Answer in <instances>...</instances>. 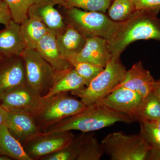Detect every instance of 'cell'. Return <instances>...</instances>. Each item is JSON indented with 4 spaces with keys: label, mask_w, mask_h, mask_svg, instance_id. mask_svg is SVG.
<instances>
[{
    "label": "cell",
    "mask_w": 160,
    "mask_h": 160,
    "mask_svg": "<svg viewBox=\"0 0 160 160\" xmlns=\"http://www.w3.org/2000/svg\"><path fill=\"white\" fill-rule=\"evenodd\" d=\"M129 116L112 110L102 103L86 106L82 110L64 119L43 130V132H60L75 130L92 132L109 127L117 122L132 124Z\"/></svg>",
    "instance_id": "1"
},
{
    "label": "cell",
    "mask_w": 160,
    "mask_h": 160,
    "mask_svg": "<svg viewBox=\"0 0 160 160\" xmlns=\"http://www.w3.org/2000/svg\"><path fill=\"white\" fill-rule=\"evenodd\" d=\"M158 14L152 10H137L128 20L120 22L115 35L108 42L111 55L121 56L129 44L138 40L160 41Z\"/></svg>",
    "instance_id": "2"
},
{
    "label": "cell",
    "mask_w": 160,
    "mask_h": 160,
    "mask_svg": "<svg viewBox=\"0 0 160 160\" xmlns=\"http://www.w3.org/2000/svg\"><path fill=\"white\" fill-rule=\"evenodd\" d=\"M119 55H112L103 71L88 86L70 92L80 98L86 106L98 102L113 91L122 81L126 71Z\"/></svg>",
    "instance_id": "3"
},
{
    "label": "cell",
    "mask_w": 160,
    "mask_h": 160,
    "mask_svg": "<svg viewBox=\"0 0 160 160\" xmlns=\"http://www.w3.org/2000/svg\"><path fill=\"white\" fill-rule=\"evenodd\" d=\"M66 23L72 25L86 37H98L110 42L115 35L120 22H115L105 12L88 11L77 8L65 9Z\"/></svg>",
    "instance_id": "4"
},
{
    "label": "cell",
    "mask_w": 160,
    "mask_h": 160,
    "mask_svg": "<svg viewBox=\"0 0 160 160\" xmlns=\"http://www.w3.org/2000/svg\"><path fill=\"white\" fill-rule=\"evenodd\" d=\"M86 107L81 100L69 95V92H62L51 97H43L40 109L33 117L43 131Z\"/></svg>",
    "instance_id": "5"
},
{
    "label": "cell",
    "mask_w": 160,
    "mask_h": 160,
    "mask_svg": "<svg viewBox=\"0 0 160 160\" xmlns=\"http://www.w3.org/2000/svg\"><path fill=\"white\" fill-rule=\"evenodd\" d=\"M101 145L111 160H146L151 149L140 133L127 135L122 132L108 134Z\"/></svg>",
    "instance_id": "6"
},
{
    "label": "cell",
    "mask_w": 160,
    "mask_h": 160,
    "mask_svg": "<svg viewBox=\"0 0 160 160\" xmlns=\"http://www.w3.org/2000/svg\"><path fill=\"white\" fill-rule=\"evenodd\" d=\"M21 56L26 67V84L44 97L51 88L56 71L36 49L26 48Z\"/></svg>",
    "instance_id": "7"
},
{
    "label": "cell",
    "mask_w": 160,
    "mask_h": 160,
    "mask_svg": "<svg viewBox=\"0 0 160 160\" xmlns=\"http://www.w3.org/2000/svg\"><path fill=\"white\" fill-rule=\"evenodd\" d=\"M74 136L71 131L60 132L42 131L26 141L22 146L31 160H41L68 145Z\"/></svg>",
    "instance_id": "8"
},
{
    "label": "cell",
    "mask_w": 160,
    "mask_h": 160,
    "mask_svg": "<svg viewBox=\"0 0 160 160\" xmlns=\"http://www.w3.org/2000/svg\"><path fill=\"white\" fill-rule=\"evenodd\" d=\"M42 98L26 84L8 93L0 103L7 111L23 112L34 116L40 109Z\"/></svg>",
    "instance_id": "9"
},
{
    "label": "cell",
    "mask_w": 160,
    "mask_h": 160,
    "mask_svg": "<svg viewBox=\"0 0 160 160\" xmlns=\"http://www.w3.org/2000/svg\"><path fill=\"white\" fill-rule=\"evenodd\" d=\"M26 84V67L21 56L6 58L0 64V101Z\"/></svg>",
    "instance_id": "10"
},
{
    "label": "cell",
    "mask_w": 160,
    "mask_h": 160,
    "mask_svg": "<svg viewBox=\"0 0 160 160\" xmlns=\"http://www.w3.org/2000/svg\"><path fill=\"white\" fill-rule=\"evenodd\" d=\"M62 0H37L30 7L29 17L38 18L55 36L61 33L66 28L67 23L64 17L55 8L61 6Z\"/></svg>",
    "instance_id": "11"
},
{
    "label": "cell",
    "mask_w": 160,
    "mask_h": 160,
    "mask_svg": "<svg viewBox=\"0 0 160 160\" xmlns=\"http://www.w3.org/2000/svg\"><path fill=\"white\" fill-rule=\"evenodd\" d=\"M143 98L135 92L126 88H118L98 102L114 111L134 119Z\"/></svg>",
    "instance_id": "12"
},
{
    "label": "cell",
    "mask_w": 160,
    "mask_h": 160,
    "mask_svg": "<svg viewBox=\"0 0 160 160\" xmlns=\"http://www.w3.org/2000/svg\"><path fill=\"white\" fill-rule=\"evenodd\" d=\"M8 112L5 125L22 145L42 131L32 115L23 112Z\"/></svg>",
    "instance_id": "13"
},
{
    "label": "cell",
    "mask_w": 160,
    "mask_h": 160,
    "mask_svg": "<svg viewBox=\"0 0 160 160\" xmlns=\"http://www.w3.org/2000/svg\"><path fill=\"white\" fill-rule=\"evenodd\" d=\"M111 57L106 39L98 37H86L83 49L69 62L73 61L86 62L104 68Z\"/></svg>",
    "instance_id": "14"
},
{
    "label": "cell",
    "mask_w": 160,
    "mask_h": 160,
    "mask_svg": "<svg viewBox=\"0 0 160 160\" xmlns=\"http://www.w3.org/2000/svg\"><path fill=\"white\" fill-rule=\"evenodd\" d=\"M155 82L150 72L144 68L142 62L140 61L127 70L122 81L115 89L121 87L127 88L135 92L143 98L152 92Z\"/></svg>",
    "instance_id": "15"
},
{
    "label": "cell",
    "mask_w": 160,
    "mask_h": 160,
    "mask_svg": "<svg viewBox=\"0 0 160 160\" xmlns=\"http://www.w3.org/2000/svg\"><path fill=\"white\" fill-rule=\"evenodd\" d=\"M26 48L21 25L12 20L0 29V54L5 58L21 56Z\"/></svg>",
    "instance_id": "16"
},
{
    "label": "cell",
    "mask_w": 160,
    "mask_h": 160,
    "mask_svg": "<svg viewBox=\"0 0 160 160\" xmlns=\"http://www.w3.org/2000/svg\"><path fill=\"white\" fill-rule=\"evenodd\" d=\"M66 23L65 29L56 36V38L62 57L69 62L83 49L86 44V37L71 24Z\"/></svg>",
    "instance_id": "17"
},
{
    "label": "cell",
    "mask_w": 160,
    "mask_h": 160,
    "mask_svg": "<svg viewBox=\"0 0 160 160\" xmlns=\"http://www.w3.org/2000/svg\"><path fill=\"white\" fill-rule=\"evenodd\" d=\"M40 55L50 64L56 72L70 68L72 65L60 53L55 35L49 32L42 38L36 48Z\"/></svg>",
    "instance_id": "18"
},
{
    "label": "cell",
    "mask_w": 160,
    "mask_h": 160,
    "mask_svg": "<svg viewBox=\"0 0 160 160\" xmlns=\"http://www.w3.org/2000/svg\"><path fill=\"white\" fill-rule=\"evenodd\" d=\"M85 87V82L72 66L65 70L56 72L51 88L44 98L51 97L62 92L77 91Z\"/></svg>",
    "instance_id": "19"
},
{
    "label": "cell",
    "mask_w": 160,
    "mask_h": 160,
    "mask_svg": "<svg viewBox=\"0 0 160 160\" xmlns=\"http://www.w3.org/2000/svg\"><path fill=\"white\" fill-rule=\"evenodd\" d=\"M0 154L12 160H31L26 154L22 144L5 125L0 126Z\"/></svg>",
    "instance_id": "20"
},
{
    "label": "cell",
    "mask_w": 160,
    "mask_h": 160,
    "mask_svg": "<svg viewBox=\"0 0 160 160\" xmlns=\"http://www.w3.org/2000/svg\"><path fill=\"white\" fill-rule=\"evenodd\" d=\"M21 31L26 48L36 49L38 43L48 32L46 26L38 18L29 16L21 25Z\"/></svg>",
    "instance_id": "21"
},
{
    "label": "cell",
    "mask_w": 160,
    "mask_h": 160,
    "mask_svg": "<svg viewBox=\"0 0 160 160\" xmlns=\"http://www.w3.org/2000/svg\"><path fill=\"white\" fill-rule=\"evenodd\" d=\"M92 134L91 132H82L81 134L74 135L68 145L41 160H77L83 145Z\"/></svg>",
    "instance_id": "22"
},
{
    "label": "cell",
    "mask_w": 160,
    "mask_h": 160,
    "mask_svg": "<svg viewBox=\"0 0 160 160\" xmlns=\"http://www.w3.org/2000/svg\"><path fill=\"white\" fill-rule=\"evenodd\" d=\"M160 119V102L151 92L143 98L134 119V122H149Z\"/></svg>",
    "instance_id": "23"
},
{
    "label": "cell",
    "mask_w": 160,
    "mask_h": 160,
    "mask_svg": "<svg viewBox=\"0 0 160 160\" xmlns=\"http://www.w3.org/2000/svg\"><path fill=\"white\" fill-rule=\"evenodd\" d=\"M136 11L134 0H113L108 15L113 21L121 22L128 20Z\"/></svg>",
    "instance_id": "24"
},
{
    "label": "cell",
    "mask_w": 160,
    "mask_h": 160,
    "mask_svg": "<svg viewBox=\"0 0 160 160\" xmlns=\"http://www.w3.org/2000/svg\"><path fill=\"white\" fill-rule=\"evenodd\" d=\"M113 0H62L61 6L65 9L77 8L85 11L106 12Z\"/></svg>",
    "instance_id": "25"
},
{
    "label": "cell",
    "mask_w": 160,
    "mask_h": 160,
    "mask_svg": "<svg viewBox=\"0 0 160 160\" xmlns=\"http://www.w3.org/2000/svg\"><path fill=\"white\" fill-rule=\"evenodd\" d=\"M8 5L12 21L18 24L25 22L29 18V8L37 0H4Z\"/></svg>",
    "instance_id": "26"
},
{
    "label": "cell",
    "mask_w": 160,
    "mask_h": 160,
    "mask_svg": "<svg viewBox=\"0 0 160 160\" xmlns=\"http://www.w3.org/2000/svg\"><path fill=\"white\" fill-rule=\"evenodd\" d=\"M104 154L101 143L92 133L83 145L77 160H99Z\"/></svg>",
    "instance_id": "27"
},
{
    "label": "cell",
    "mask_w": 160,
    "mask_h": 160,
    "mask_svg": "<svg viewBox=\"0 0 160 160\" xmlns=\"http://www.w3.org/2000/svg\"><path fill=\"white\" fill-rule=\"evenodd\" d=\"M70 63L76 72L84 80L86 86H88L90 82L104 69L102 67L86 62L73 61Z\"/></svg>",
    "instance_id": "28"
},
{
    "label": "cell",
    "mask_w": 160,
    "mask_h": 160,
    "mask_svg": "<svg viewBox=\"0 0 160 160\" xmlns=\"http://www.w3.org/2000/svg\"><path fill=\"white\" fill-rule=\"evenodd\" d=\"M140 134L151 148L160 149V130L147 122H139Z\"/></svg>",
    "instance_id": "29"
},
{
    "label": "cell",
    "mask_w": 160,
    "mask_h": 160,
    "mask_svg": "<svg viewBox=\"0 0 160 160\" xmlns=\"http://www.w3.org/2000/svg\"><path fill=\"white\" fill-rule=\"evenodd\" d=\"M137 10H149L159 12L160 0H134Z\"/></svg>",
    "instance_id": "30"
},
{
    "label": "cell",
    "mask_w": 160,
    "mask_h": 160,
    "mask_svg": "<svg viewBox=\"0 0 160 160\" xmlns=\"http://www.w3.org/2000/svg\"><path fill=\"white\" fill-rule=\"evenodd\" d=\"M12 20L11 13L7 3L4 0L0 2V24L4 26L9 24Z\"/></svg>",
    "instance_id": "31"
},
{
    "label": "cell",
    "mask_w": 160,
    "mask_h": 160,
    "mask_svg": "<svg viewBox=\"0 0 160 160\" xmlns=\"http://www.w3.org/2000/svg\"><path fill=\"white\" fill-rule=\"evenodd\" d=\"M146 160H160V149L151 148L147 154Z\"/></svg>",
    "instance_id": "32"
},
{
    "label": "cell",
    "mask_w": 160,
    "mask_h": 160,
    "mask_svg": "<svg viewBox=\"0 0 160 160\" xmlns=\"http://www.w3.org/2000/svg\"><path fill=\"white\" fill-rule=\"evenodd\" d=\"M8 112L4 109L0 103V126L2 125H5Z\"/></svg>",
    "instance_id": "33"
},
{
    "label": "cell",
    "mask_w": 160,
    "mask_h": 160,
    "mask_svg": "<svg viewBox=\"0 0 160 160\" xmlns=\"http://www.w3.org/2000/svg\"><path fill=\"white\" fill-rule=\"evenodd\" d=\"M152 92L160 102V80H155Z\"/></svg>",
    "instance_id": "34"
},
{
    "label": "cell",
    "mask_w": 160,
    "mask_h": 160,
    "mask_svg": "<svg viewBox=\"0 0 160 160\" xmlns=\"http://www.w3.org/2000/svg\"><path fill=\"white\" fill-rule=\"evenodd\" d=\"M151 124L152 126H154L156 128L159 129L160 130V119L155 121H151V122H147Z\"/></svg>",
    "instance_id": "35"
},
{
    "label": "cell",
    "mask_w": 160,
    "mask_h": 160,
    "mask_svg": "<svg viewBox=\"0 0 160 160\" xmlns=\"http://www.w3.org/2000/svg\"><path fill=\"white\" fill-rule=\"evenodd\" d=\"M12 159L8 157L0 154V160H11Z\"/></svg>",
    "instance_id": "36"
},
{
    "label": "cell",
    "mask_w": 160,
    "mask_h": 160,
    "mask_svg": "<svg viewBox=\"0 0 160 160\" xmlns=\"http://www.w3.org/2000/svg\"><path fill=\"white\" fill-rule=\"evenodd\" d=\"M5 58H4L3 56H2V55L0 54V64L2 63V62Z\"/></svg>",
    "instance_id": "37"
},
{
    "label": "cell",
    "mask_w": 160,
    "mask_h": 160,
    "mask_svg": "<svg viewBox=\"0 0 160 160\" xmlns=\"http://www.w3.org/2000/svg\"><path fill=\"white\" fill-rule=\"evenodd\" d=\"M2 1V0H0V2H1V1Z\"/></svg>",
    "instance_id": "38"
}]
</instances>
